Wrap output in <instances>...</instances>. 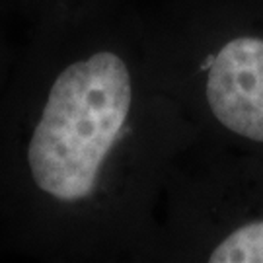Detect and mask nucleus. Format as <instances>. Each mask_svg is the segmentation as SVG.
Returning <instances> with one entry per match:
<instances>
[{
  "label": "nucleus",
  "instance_id": "nucleus-3",
  "mask_svg": "<svg viewBox=\"0 0 263 263\" xmlns=\"http://www.w3.org/2000/svg\"><path fill=\"white\" fill-rule=\"evenodd\" d=\"M154 261L263 263V154L195 137L164 187Z\"/></svg>",
  "mask_w": 263,
  "mask_h": 263
},
{
  "label": "nucleus",
  "instance_id": "nucleus-1",
  "mask_svg": "<svg viewBox=\"0 0 263 263\" xmlns=\"http://www.w3.org/2000/svg\"><path fill=\"white\" fill-rule=\"evenodd\" d=\"M195 139L142 8L86 0L31 24L0 92V234L68 261H154L160 203Z\"/></svg>",
  "mask_w": 263,
  "mask_h": 263
},
{
  "label": "nucleus",
  "instance_id": "nucleus-5",
  "mask_svg": "<svg viewBox=\"0 0 263 263\" xmlns=\"http://www.w3.org/2000/svg\"><path fill=\"white\" fill-rule=\"evenodd\" d=\"M4 14L0 12V18ZM14 49L8 45V41L4 37V31H2V26H0V92L4 88V82L10 74V68H12V61H14Z\"/></svg>",
  "mask_w": 263,
  "mask_h": 263
},
{
  "label": "nucleus",
  "instance_id": "nucleus-4",
  "mask_svg": "<svg viewBox=\"0 0 263 263\" xmlns=\"http://www.w3.org/2000/svg\"><path fill=\"white\" fill-rule=\"evenodd\" d=\"M86 0H0V12L2 14H20L28 18L31 24L47 18L55 12L76 6Z\"/></svg>",
  "mask_w": 263,
  "mask_h": 263
},
{
  "label": "nucleus",
  "instance_id": "nucleus-2",
  "mask_svg": "<svg viewBox=\"0 0 263 263\" xmlns=\"http://www.w3.org/2000/svg\"><path fill=\"white\" fill-rule=\"evenodd\" d=\"M142 14L195 137L263 154V0H164Z\"/></svg>",
  "mask_w": 263,
  "mask_h": 263
}]
</instances>
